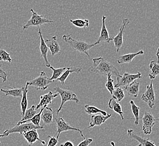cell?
Masks as SVG:
<instances>
[{
  "label": "cell",
  "instance_id": "6da1fadb",
  "mask_svg": "<svg viewBox=\"0 0 159 146\" xmlns=\"http://www.w3.org/2000/svg\"><path fill=\"white\" fill-rule=\"evenodd\" d=\"M93 64L89 69L91 73L97 74L101 75L107 76L108 74L118 76L120 75L119 71L113 64L104 59V58L99 57L93 59Z\"/></svg>",
  "mask_w": 159,
  "mask_h": 146
},
{
  "label": "cell",
  "instance_id": "7a4b0ae2",
  "mask_svg": "<svg viewBox=\"0 0 159 146\" xmlns=\"http://www.w3.org/2000/svg\"><path fill=\"white\" fill-rule=\"evenodd\" d=\"M72 34L64 35L62 38L66 43H67L73 51L85 54L88 57L90 56L89 54V49L95 46V43H89L82 41L76 40L72 38Z\"/></svg>",
  "mask_w": 159,
  "mask_h": 146
},
{
  "label": "cell",
  "instance_id": "3957f363",
  "mask_svg": "<svg viewBox=\"0 0 159 146\" xmlns=\"http://www.w3.org/2000/svg\"><path fill=\"white\" fill-rule=\"evenodd\" d=\"M43 126H36L34 125L32 122H25L23 124H17L15 127L12 128H9L6 131H3V133L0 134V137H5L9 136L10 134L13 133H19L20 134H23L25 132L31 131L32 129H43Z\"/></svg>",
  "mask_w": 159,
  "mask_h": 146
},
{
  "label": "cell",
  "instance_id": "277c9868",
  "mask_svg": "<svg viewBox=\"0 0 159 146\" xmlns=\"http://www.w3.org/2000/svg\"><path fill=\"white\" fill-rule=\"evenodd\" d=\"M54 89L56 93H58L59 95H60L61 99V104L60 105V106L59 107L58 109L56 111L57 115H58L59 113H60V111H61L64 104L67 101H75L77 104L79 103V100L78 99L76 95L73 92L70 90L61 88L58 87H55Z\"/></svg>",
  "mask_w": 159,
  "mask_h": 146
},
{
  "label": "cell",
  "instance_id": "5b68a950",
  "mask_svg": "<svg viewBox=\"0 0 159 146\" xmlns=\"http://www.w3.org/2000/svg\"><path fill=\"white\" fill-rule=\"evenodd\" d=\"M32 16L31 18L28 20L23 26V30H25L31 27H39L47 23H55V21L45 18L43 15H40L35 12L34 9L30 10Z\"/></svg>",
  "mask_w": 159,
  "mask_h": 146
},
{
  "label": "cell",
  "instance_id": "8992f818",
  "mask_svg": "<svg viewBox=\"0 0 159 146\" xmlns=\"http://www.w3.org/2000/svg\"><path fill=\"white\" fill-rule=\"evenodd\" d=\"M142 74L140 72L137 74H129L125 73L123 75H119L117 76L116 84L115 85V88H126L127 86L130 85L131 83L135 81L137 79H141Z\"/></svg>",
  "mask_w": 159,
  "mask_h": 146
},
{
  "label": "cell",
  "instance_id": "52a82bcc",
  "mask_svg": "<svg viewBox=\"0 0 159 146\" xmlns=\"http://www.w3.org/2000/svg\"><path fill=\"white\" fill-rule=\"evenodd\" d=\"M53 82L51 81L49 78L46 76V73L44 71H41L40 75L33 80L27 82L28 85L33 86L37 90L45 91L48 88L49 84Z\"/></svg>",
  "mask_w": 159,
  "mask_h": 146
},
{
  "label": "cell",
  "instance_id": "ba28073f",
  "mask_svg": "<svg viewBox=\"0 0 159 146\" xmlns=\"http://www.w3.org/2000/svg\"><path fill=\"white\" fill-rule=\"evenodd\" d=\"M55 122H56V125H57V138L59 139V137L60 134L63 131H79L81 137H83L84 139H85V137L82 131H81L78 128H74L72 127L68 122H66L64 119L61 117H58L56 116L54 117Z\"/></svg>",
  "mask_w": 159,
  "mask_h": 146
},
{
  "label": "cell",
  "instance_id": "9c48e42d",
  "mask_svg": "<svg viewBox=\"0 0 159 146\" xmlns=\"http://www.w3.org/2000/svg\"><path fill=\"white\" fill-rule=\"evenodd\" d=\"M142 121V131H143V133L145 135H149L151 133L152 129L155 124L156 119L151 113L144 112Z\"/></svg>",
  "mask_w": 159,
  "mask_h": 146
},
{
  "label": "cell",
  "instance_id": "30bf717a",
  "mask_svg": "<svg viewBox=\"0 0 159 146\" xmlns=\"http://www.w3.org/2000/svg\"><path fill=\"white\" fill-rule=\"evenodd\" d=\"M129 24V21L128 19H124L122 21L121 27L120 28L118 34L114 37H112V41L114 43L115 47L116 49L117 52H119L120 49L123 46V35L125 32L128 25Z\"/></svg>",
  "mask_w": 159,
  "mask_h": 146
},
{
  "label": "cell",
  "instance_id": "8fae6325",
  "mask_svg": "<svg viewBox=\"0 0 159 146\" xmlns=\"http://www.w3.org/2000/svg\"><path fill=\"white\" fill-rule=\"evenodd\" d=\"M141 99L147 103L150 109H152L153 107L155 105V95L152 81L147 85L146 91L142 94Z\"/></svg>",
  "mask_w": 159,
  "mask_h": 146
},
{
  "label": "cell",
  "instance_id": "7c38bea8",
  "mask_svg": "<svg viewBox=\"0 0 159 146\" xmlns=\"http://www.w3.org/2000/svg\"><path fill=\"white\" fill-rule=\"evenodd\" d=\"M106 17L105 16H102V28H101L100 36L98 38L97 42H95V45H97L102 42L110 43L112 41V38H110L109 36V33L108 32L107 28L106 26Z\"/></svg>",
  "mask_w": 159,
  "mask_h": 146
},
{
  "label": "cell",
  "instance_id": "4fadbf2b",
  "mask_svg": "<svg viewBox=\"0 0 159 146\" xmlns=\"http://www.w3.org/2000/svg\"><path fill=\"white\" fill-rule=\"evenodd\" d=\"M22 135H23L25 140L27 141L29 146H32L34 143H35L37 140L40 141L43 145H45L46 144L44 140H40L36 129H32L31 131H28L24 133Z\"/></svg>",
  "mask_w": 159,
  "mask_h": 146
},
{
  "label": "cell",
  "instance_id": "5bb4252c",
  "mask_svg": "<svg viewBox=\"0 0 159 146\" xmlns=\"http://www.w3.org/2000/svg\"><path fill=\"white\" fill-rule=\"evenodd\" d=\"M58 93H53L52 92L50 91L46 94L40 96V103L36 106V110L39 109L43 106H47L49 104H52L53 100L58 96Z\"/></svg>",
  "mask_w": 159,
  "mask_h": 146
},
{
  "label": "cell",
  "instance_id": "9a60e30c",
  "mask_svg": "<svg viewBox=\"0 0 159 146\" xmlns=\"http://www.w3.org/2000/svg\"><path fill=\"white\" fill-rule=\"evenodd\" d=\"M38 34L39 35L40 38V52H41V56L43 57L44 61H45L46 67H49L51 65H50V64L49 63L48 59V52L49 49L46 46V43H45V40H44L43 38V34H42V32H41V29L39 27Z\"/></svg>",
  "mask_w": 159,
  "mask_h": 146
},
{
  "label": "cell",
  "instance_id": "2e32d148",
  "mask_svg": "<svg viewBox=\"0 0 159 146\" xmlns=\"http://www.w3.org/2000/svg\"><path fill=\"white\" fill-rule=\"evenodd\" d=\"M111 117V114H108L107 115H103L102 114L94 115L91 116V121L88 128H93L95 126H101L108 119Z\"/></svg>",
  "mask_w": 159,
  "mask_h": 146
},
{
  "label": "cell",
  "instance_id": "e0dca14e",
  "mask_svg": "<svg viewBox=\"0 0 159 146\" xmlns=\"http://www.w3.org/2000/svg\"><path fill=\"white\" fill-rule=\"evenodd\" d=\"M45 42L52 56L61 52V47L57 40V36H52L50 39L45 40Z\"/></svg>",
  "mask_w": 159,
  "mask_h": 146
},
{
  "label": "cell",
  "instance_id": "ac0fdd59",
  "mask_svg": "<svg viewBox=\"0 0 159 146\" xmlns=\"http://www.w3.org/2000/svg\"><path fill=\"white\" fill-rule=\"evenodd\" d=\"M128 135L130 138L137 140L140 143L142 146H156L155 143L151 140H150L149 139L143 138L137 134H134V131L132 129L128 130Z\"/></svg>",
  "mask_w": 159,
  "mask_h": 146
},
{
  "label": "cell",
  "instance_id": "d6986e66",
  "mask_svg": "<svg viewBox=\"0 0 159 146\" xmlns=\"http://www.w3.org/2000/svg\"><path fill=\"white\" fill-rule=\"evenodd\" d=\"M54 112L51 107L46 106L43 110L41 115V119L46 125H50L53 122Z\"/></svg>",
  "mask_w": 159,
  "mask_h": 146
},
{
  "label": "cell",
  "instance_id": "ffe728a7",
  "mask_svg": "<svg viewBox=\"0 0 159 146\" xmlns=\"http://www.w3.org/2000/svg\"><path fill=\"white\" fill-rule=\"evenodd\" d=\"M144 51L143 50H141L136 53H132V54H128L126 55L120 56L117 59L118 64H129L131 62L136 56L138 55H143Z\"/></svg>",
  "mask_w": 159,
  "mask_h": 146
},
{
  "label": "cell",
  "instance_id": "44dd1931",
  "mask_svg": "<svg viewBox=\"0 0 159 146\" xmlns=\"http://www.w3.org/2000/svg\"><path fill=\"white\" fill-rule=\"evenodd\" d=\"M81 70H82V67H79L77 68H75V69H72V67H66V69L62 74V75L57 80L59 81L61 83V84L63 85L66 79H67L68 77L70 75V73H75L76 74L81 73Z\"/></svg>",
  "mask_w": 159,
  "mask_h": 146
},
{
  "label": "cell",
  "instance_id": "7402d4cb",
  "mask_svg": "<svg viewBox=\"0 0 159 146\" xmlns=\"http://www.w3.org/2000/svg\"><path fill=\"white\" fill-rule=\"evenodd\" d=\"M139 85L140 83L134 81L130 85L125 88L124 89L127 91L129 96L133 97H137L139 91Z\"/></svg>",
  "mask_w": 159,
  "mask_h": 146
},
{
  "label": "cell",
  "instance_id": "603a6c76",
  "mask_svg": "<svg viewBox=\"0 0 159 146\" xmlns=\"http://www.w3.org/2000/svg\"><path fill=\"white\" fill-rule=\"evenodd\" d=\"M29 85L27 83H26L25 86L23 87V92H22V97H21V102H20V108H21V114L22 116L25 115L26 110L27 109L28 99L27 94L28 89V87Z\"/></svg>",
  "mask_w": 159,
  "mask_h": 146
},
{
  "label": "cell",
  "instance_id": "cb8c5ba5",
  "mask_svg": "<svg viewBox=\"0 0 159 146\" xmlns=\"http://www.w3.org/2000/svg\"><path fill=\"white\" fill-rule=\"evenodd\" d=\"M108 107L110 109L112 110L115 113L120 115L122 120L124 119L121 106L116 99H115L113 97L111 98L108 102Z\"/></svg>",
  "mask_w": 159,
  "mask_h": 146
},
{
  "label": "cell",
  "instance_id": "d4e9b609",
  "mask_svg": "<svg viewBox=\"0 0 159 146\" xmlns=\"http://www.w3.org/2000/svg\"><path fill=\"white\" fill-rule=\"evenodd\" d=\"M23 87H21L20 88L10 89H0V91L2 92L3 93H5L6 96H12L14 97L21 98L22 97V92H23Z\"/></svg>",
  "mask_w": 159,
  "mask_h": 146
},
{
  "label": "cell",
  "instance_id": "484cf974",
  "mask_svg": "<svg viewBox=\"0 0 159 146\" xmlns=\"http://www.w3.org/2000/svg\"><path fill=\"white\" fill-rule=\"evenodd\" d=\"M150 73L148 76L150 79L153 80L156 78V76L159 74V61H151L149 65Z\"/></svg>",
  "mask_w": 159,
  "mask_h": 146
},
{
  "label": "cell",
  "instance_id": "4316f807",
  "mask_svg": "<svg viewBox=\"0 0 159 146\" xmlns=\"http://www.w3.org/2000/svg\"><path fill=\"white\" fill-rule=\"evenodd\" d=\"M36 114H37L36 106L35 105H32L30 108H29L28 109L26 110V111L25 112V115L22 117L21 120L19 122H24V121H25V120L31 119Z\"/></svg>",
  "mask_w": 159,
  "mask_h": 146
},
{
  "label": "cell",
  "instance_id": "83f0119b",
  "mask_svg": "<svg viewBox=\"0 0 159 146\" xmlns=\"http://www.w3.org/2000/svg\"><path fill=\"white\" fill-rule=\"evenodd\" d=\"M45 107H46V106L42 107L39 113L36 114L32 118L27 120L24 121V122H18V124H23V123H25V122H32V124H34V125H36V126H40V121H41V115L42 114L43 110L44 109V108Z\"/></svg>",
  "mask_w": 159,
  "mask_h": 146
},
{
  "label": "cell",
  "instance_id": "f1b7e54d",
  "mask_svg": "<svg viewBox=\"0 0 159 146\" xmlns=\"http://www.w3.org/2000/svg\"><path fill=\"white\" fill-rule=\"evenodd\" d=\"M49 67L52 70V76H51V78H49V79L53 82L55 80H57V79H58L62 75V74L63 73L65 70L66 69V67H61V68H58V69H54L52 67L50 66Z\"/></svg>",
  "mask_w": 159,
  "mask_h": 146
},
{
  "label": "cell",
  "instance_id": "f546056e",
  "mask_svg": "<svg viewBox=\"0 0 159 146\" xmlns=\"http://www.w3.org/2000/svg\"><path fill=\"white\" fill-rule=\"evenodd\" d=\"M85 113H87L88 114L90 115V114H97V113H101V114L103 115H107L108 114L104 111L103 110L98 109L97 107L93 106H90L88 105H86L85 106Z\"/></svg>",
  "mask_w": 159,
  "mask_h": 146
},
{
  "label": "cell",
  "instance_id": "4dcf8cb0",
  "mask_svg": "<svg viewBox=\"0 0 159 146\" xmlns=\"http://www.w3.org/2000/svg\"><path fill=\"white\" fill-rule=\"evenodd\" d=\"M130 104L131 105L132 112H133V115H134L135 117L134 124L135 125H138V124H139V122L140 108L134 104L133 101H130Z\"/></svg>",
  "mask_w": 159,
  "mask_h": 146
},
{
  "label": "cell",
  "instance_id": "1f68e13d",
  "mask_svg": "<svg viewBox=\"0 0 159 146\" xmlns=\"http://www.w3.org/2000/svg\"><path fill=\"white\" fill-rule=\"evenodd\" d=\"M70 22L72 24L78 28H86L88 27L89 25V20L88 19H76V20H70Z\"/></svg>",
  "mask_w": 159,
  "mask_h": 146
},
{
  "label": "cell",
  "instance_id": "d6a6232c",
  "mask_svg": "<svg viewBox=\"0 0 159 146\" xmlns=\"http://www.w3.org/2000/svg\"><path fill=\"white\" fill-rule=\"evenodd\" d=\"M113 97L118 102H119L125 97V94L124 90L121 88H115L114 89L112 94Z\"/></svg>",
  "mask_w": 159,
  "mask_h": 146
},
{
  "label": "cell",
  "instance_id": "836d02e7",
  "mask_svg": "<svg viewBox=\"0 0 159 146\" xmlns=\"http://www.w3.org/2000/svg\"><path fill=\"white\" fill-rule=\"evenodd\" d=\"M107 80L105 86L107 89V90L111 94H112L113 91H114V85H113V79L112 78V75L111 74H108L107 75Z\"/></svg>",
  "mask_w": 159,
  "mask_h": 146
},
{
  "label": "cell",
  "instance_id": "e575fe53",
  "mask_svg": "<svg viewBox=\"0 0 159 146\" xmlns=\"http://www.w3.org/2000/svg\"><path fill=\"white\" fill-rule=\"evenodd\" d=\"M0 61H5L9 63L12 62V58L10 57V55L3 49H0Z\"/></svg>",
  "mask_w": 159,
  "mask_h": 146
},
{
  "label": "cell",
  "instance_id": "d590c367",
  "mask_svg": "<svg viewBox=\"0 0 159 146\" xmlns=\"http://www.w3.org/2000/svg\"><path fill=\"white\" fill-rule=\"evenodd\" d=\"M48 137L49 138V140L47 146H56L58 143V139L55 136L51 137L50 135H48Z\"/></svg>",
  "mask_w": 159,
  "mask_h": 146
},
{
  "label": "cell",
  "instance_id": "8d00e7d4",
  "mask_svg": "<svg viewBox=\"0 0 159 146\" xmlns=\"http://www.w3.org/2000/svg\"><path fill=\"white\" fill-rule=\"evenodd\" d=\"M7 74L2 68V65L0 64V78L2 79V82L4 83L7 80Z\"/></svg>",
  "mask_w": 159,
  "mask_h": 146
},
{
  "label": "cell",
  "instance_id": "74e56055",
  "mask_svg": "<svg viewBox=\"0 0 159 146\" xmlns=\"http://www.w3.org/2000/svg\"><path fill=\"white\" fill-rule=\"evenodd\" d=\"M92 142L93 139L92 138H85L77 146H88L90 143H92Z\"/></svg>",
  "mask_w": 159,
  "mask_h": 146
},
{
  "label": "cell",
  "instance_id": "f35d334b",
  "mask_svg": "<svg viewBox=\"0 0 159 146\" xmlns=\"http://www.w3.org/2000/svg\"><path fill=\"white\" fill-rule=\"evenodd\" d=\"M60 146H74V143H72L71 141L67 140L66 142H64L63 144H61Z\"/></svg>",
  "mask_w": 159,
  "mask_h": 146
},
{
  "label": "cell",
  "instance_id": "ab89813d",
  "mask_svg": "<svg viewBox=\"0 0 159 146\" xmlns=\"http://www.w3.org/2000/svg\"><path fill=\"white\" fill-rule=\"evenodd\" d=\"M159 49H157V51H156V56H157V61H159Z\"/></svg>",
  "mask_w": 159,
  "mask_h": 146
},
{
  "label": "cell",
  "instance_id": "60d3db41",
  "mask_svg": "<svg viewBox=\"0 0 159 146\" xmlns=\"http://www.w3.org/2000/svg\"><path fill=\"white\" fill-rule=\"evenodd\" d=\"M111 144L112 145V146H116L115 143V142H113V141H111Z\"/></svg>",
  "mask_w": 159,
  "mask_h": 146
},
{
  "label": "cell",
  "instance_id": "b9f144b4",
  "mask_svg": "<svg viewBox=\"0 0 159 146\" xmlns=\"http://www.w3.org/2000/svg\"><path fill=\"white\" fill-rule=\"evenodd\" d=\"M142 146V145H141V144H138V145H137V146Z\"/></svg>",
  "mask_w": 159,
  "mask_h": 146
},
{
  "label": "cell",
  "instance_id": "7bdbcfd3",
  "mask_svg": "<svg viewBox=\"0 0 159 146\" xmlns=\"http://www.w3.org/2000/svg\"><path fill=\"white\" fill-rule=\"evenodd\" d=\"M0 143H1V142H0Z\"/></svg>",
  "mask_w": 159,
  "mask_h": 146
}]
</instances>
